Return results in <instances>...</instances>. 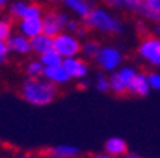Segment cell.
<instances>
[{"label":"cell","mask_w":160,"mask_h":158,"mask_svg":"<svg viewBox=\"0 0 160 158\" xmlns=\"http://www.w3.org/2000/svg\"><path fill=\"white\" fill-rule=\"evenodd\" d=\"M30 44H32V53L40 56V54L46 53L47 50L53 49V37L46 33H42L33 39H30Z\"/></svg>","instance_id":"cell-17"},{"label":"cell","mask_w":160,"mask_h":158,"mask_svg":"<svg viewBox=\"0 0 160 158\" xmlns=\"http://www.w3.org/2000/svg\"><path fill=\"white\" fill-rule=\"evenodd\" d=\"M43 2L47 4H57L59 3V0H43Z\"/></svg>","instance_id":"cell-33"},{"label":"cell","mask_w":160,"mask_h":158,"mask_svg":"<svg viewBox=\"0 0 160 158\" xmlns=\"http://www.w3.org/2000/svg\"><path fill=\"white\" fill-rule=\"evenodd\" d=\"M43 77L46 80H49L50 83H53L54 86L62 87L66 86L72 81V77L69 76V73L66 71V69L62 66H54V67H44Z\"/></svg>","instance_id":"cell-12"},{"label":"cell","mask_w":160,"mask_h":158,"mask_svg":"<svg viewBox=\"0 0 160 158\" xmlns=\"http://www.w3.org/2000/svg\"><path fill=\"white\" fill-rule=\"evenodd\" d=\"M53 49H56L62 54L63 59L80 56L82 39H79L76 34L69 33V31L64 30V31H62V33L53 37Z\"/></svg>","instance_id":"cell-5"},{"label":"cell","mask_w":160,"mask_h":158,"mask_svg":"<svg viewBox=\"0 0 160 158\" xmlns=\"http://www.w3.org/2000/svg\"><path fill=\"white\" fill-rule=\"evenodd\" d=\"M39 60L42 61V64L44 67H54V66H62L64 59L62 57V54L56 49H50L46 53L40 54Z\"/></svg>","instance_id":"cell-19"},{"label":"cell","mask_w":160,"mask_h":158,"mask_svg":"<svg viewBox=\"0 0 160 158\" xmlns=\"http://www.w3.org/2000/svg\"><path fill=\"white\" fill-rule=\"evenodd\" d=\"M13 33L12 17H2L0 19V40H7Z\"/></svg>","instance_id":"cell-23"},{"label":"cell","mask_w":160,"mask_h":158,"mask_svg":"<svg viewBox=\"0 0 160 158\" xmlns=\"http://www.w3.org/2000/svg\"><path fill=\"white\" fill-rule=\"evenodd\" d=\"M6 60H7V57H6V56H3V54H0V64H3V63H6Z\"/></svg>","instance_id":"cell-35"},{"label":"cell","mask_w":160,"mask_h":158,"mask_svg":"<svg viewBox=\"0 0 160 158\" xmlns=\"http://www.w3.org/2000/svg\"><path fill=\"white\" fill-rule=\"evenodd\" d=\"M16 27L19 33L29 39H33L43 33V20L42 17H23L17 20Z\"/></svg>","instance_id":"cell-11"},{"label":"cell","mask_w":160,"mask_h":158,"mask_svg":"<svg viewBox=\"0 0 160 158\" xmlns=\"http://www.w3.org/2000/svg\"><path fill=\"white\" fill-rule=\"evenodd\" d=\"M136 74H137V71L133 66H120L116 71L109 74L110 91L113 93V94H116V96L127 94L129 84L134 79Z\"/></svg>","instance_id":"cell-6"},{"label":"cell","mask_w":160,"mask_h":158,"mask_svg":"<svg viewBox=\"0 0 160 158\" xmlns=\"http://www.w3.org/2000/svg\"><path fill=\"white\" fill-rule=\"evenodd\" d=\"M82 26H83V22H80L79 19H72V17H70V20L67 22V24H66V31L76 34L77 30H79Z\"/></svg>","instance_id":"cell-26"},{"label":"cell","mask_w":160,"mask_h":158,"mask_svg":"<svg viewBox=\"0 0 160 158\" xmlns=\"http://www.w3.org/2000/svg\"><path fill=\"white\" fill-rule=\"evenodd\" d=\"M103 2L112 9L129 10L130 13H134L137 16L143 17L147 22L160 24V17L149 9L144 0H103Z\"/></svg>","instance_id":"cell-3"},{"label":"cell","mask_w":160,"mask_h":158,"mask_svg":"<svg viewBox=\"0 0 160 158\" xmlns=\"http://www.w3.org/2000/svg\"><path fill=\"white\" fill-rule=\"evenodd\" d=\"M147 80H149L150 89L160 91V73H149L147 74Z\"/></svg>","instance_id":"cell-25"},{"label":"cell","mask_w":160,"mask_h":158,"mask_svg":"<svg viewBox=\"0 0 160 158\" xmlns=\"http://www.w3.org/2000/svg\"><path fill=\"white\" fill-rule=\"evenodd\" d=\"M0 19H2V16H0Z\"/></svg>","instance_id":"cell-37"},{"label":"cell","mask_w":160,"mask_h":158,"mask_svg":"<svg viewBox=\"0 0 160 158\" xmlns=\"http://www.w3.org/2000/svg\"><path fill=\"white\" fill-rule=\"evenodd\" d=\"M7 46H9L10 54L20 57H26L32 54V44H30V39L23 36L22 33L16 31L7 39Z\"/></svg>","instance_id":"cell-10"},{"label":"cell","mask_w":160,"mask_h":158,"mask_svg":"<svg viewBox=\"0 0 160 158\" xmlns=\"http://www.w3.org/2000/svg\"><path fill=\"white\" fill-rule=\"evenodd\" d=\"M13 158H49L46 154H19Z\"/></svg>","instance_id":"cell-29"},{"label":"cell","mask_w":160,"mask_h":158,"mask_svg":"<svg viewBox=\"0 0 160 158\" xmlns=\"http://www.w3.org/2000/svg\"><path fill=\"white\" fill-rule=\"evenodd\" d=\"M7 3H9V0H0V9H3L4 6H7Z\"/></svg>","instance_id":"cell-34"},{"label":"cell","mask_w":160,"mask_h":158,"mask_svg":"<svg viewBox=\"0 0 160 158\" xmlns=\"http://www.w3.org/2000/svg\"><path fill=\"white\" fill-rule=\"evenodd\" d=\"M103 151L113 157H122L127 152V142L122 137H109L103 144Z\"/></svg>","instance_id":"cell-16"},{"label":"cell","mask_w":160,"mask_h":158,"mask_svg":"<svg viewBox=\"0 0 160 158\" xmlns=\"http://www.w3.org/2000/svg\"><path fill=\"white\" fill-rule=\"evenodd\" d=\"M89 86H90V83H89V80H87V79L80 80V83H79V89H87Z\"/></svg>","instance_id":"cell-30"},{"label":"cell","mask_w":160,"mask_h":158,"mask_svg":"<svg viewBox=\"0 0 160 158\" xmlns=\"http://www.w3.org/2000/svg\"><path fill=\"white\" fill-rule=\"evenodd\" d=\"M117 158H140L139 155H134V154H124V155H122V157H117Z\"/></svg>","instance_id":"cell-32"},{"label":"cell","mask_w":160,"mask_h":158,"mask_svg":"<svg viewBox=\"0 0 160 158\" xmlns=\"http://www.w3.org/2000/svg\"><path fill=\"white\" fill-rule=\"evenodd\" d=\"M154 31H156V36L160 37V24H157V26L154 27Z\"/></svg>","instance_id":"cell-36"},{"label":"cell","mask_w":160,"mask_h":158,"mask_svg":"<svg viewBox=\"0 0 160 158\" xmlns=\"http://www.w3.org/2000/svg\"><path fill=\"white\" fill-rule=\"evenodd\" d=\"M44 7L42 6L37 2H33V3H29L26 7V12H24L23 17H43L44 14Z\"/></svg>","instance_id":"cell-24"},{"label":"cell","mask_w":160,"mask_h":158,"mask_svg":"<svg viewBox=\"0 0 160 158\" xmlns=\"http://www.w3.org/2000/svg\"><path fill=\"white\" fill-rule=\"evenodd\" d=\"M44 154L49 158H79L82 150L72 144H59L47 148Z\"/></svg>","instance_id":"cell-13"},{"label":"cell","mask_w":160,"mask_h":158,"mask_svg":"<svg viewBox=\"0 0 160 158\" xmlns=\"http://www.w3.org/2000/svg\"><path fill=\"white\" fill-rule=\"evenodd\" d=\"M83 24L89 30H94L103 34H110V36H117L124 31V26L122 20L113 14L106 7L93 6L83 20Z\"/></svg>","instance_id":"cell-2"},{"label":"cell","mask_w":160,"mask_h":158,"mask_svg":"<svg viewBox=\"0 0 160 158\" xmlns=\"http://www.w3.org/2000/svg\"><path fill=\"white\" fill-rule=\"evenodd\" d=\"M94 89L97 90L102 94H106V93L110 91V84H109V76L107 73L104 71H97L96 76H94V83H93Z\"/></svg>","instance_id":"cell-22"},{"label":"cell","mask_w":160,"mask_h":158,"mask_svg":"<svg viewBox=\"0 0 160 158\" xmlns=\"http://www.w3.org/2000/svg\"><path fill=\"white\" fill-rule=\"evenodd\" d=\"M0 54L9 57L10 50H9V46H7V40H0Z\"/></svg>","instance_id":"cell-28"},{"label":"cell","mask_w":160,"mask_h":158,"mask_svg":"<svg viewBox=\"0 0 160 158\" xmlns=\"http://www.w3.org/2000/svg\"><path fill=\"white\" fill-rule=\"evenodd\" d=\"M27 4H29L27 0H13V2H10V3L7 4L9 17H12V19H14V20L23 19Z\"/></svg>","instance_id":"cell-20"},{"label":"cell","mask_w":160,"mask_h":158,"mask_svg":"<svg viewBox=\"0 0 160 158\" xmlns=\"http://www.w3.org/2000/svg\"><path fill=\"white\" fill-rule=\"evenodd\" d=\"M59 3L63 4L76 17L83 20L89 14L90 10H92V7L94 4V0H59Z\"/></svg>","instance_id":"cell-14"},{"label":"cell","mask_w":160,"mask_h":158,"mask_svg":"<svg viewBox=\"0 0 160 158\" xmlns=\"http://www.w3.org/2000/svg\"><path fill=\"white\" fill-rule=\"evenodd\" d=\"M102 46H103V44L100 43L99 40L86 39L84 41H82V51H80V56L83 57V59H86L87 61H89V60H93L94 61V59L97 57L100 49H102Z\"/></svg>","instance_id":"cell-18"},{"label":"cell","mask_w":160,"mask_h":158,"mask_svg":"<svg viewBox=\"0 0 160 158\" xmlns=\"http://www.w3.org/2000/svg\"><path fill=\"white\" fill-rule=\"evenodd\" d=\"M137 53L144 61L149 63L150 66L160 67V37L146 36L139 43Z\"/></svg>","instance_id":"cell-8"},{"label":"cell","mask_w":160,"mask_h":158,"mask_svg":"<svg viewBox=\"0 0 160 158\" xmlns=\"http://www.w3.org/2000/svg\"><path fill=\"white\" fill-rule=\"evenodd\" d=\"M24 74L26 77L30 79H36V77H43V71H44V66L42 64V61L37 59H30L29 61L24 64Z\"/></svg>","instance_id":"cell-21"},{"label":"cell","mask_w":160,"mask_h":158,"mask_svg":"<svg viewBox=\"0 0 160 158\" xmlns=\"http://www.w3.org/2000/svg\"><path fill=\"white\" fill-rule=\"evenodd\" d=\"M42 20H43V33L54 37L66 30V24L70 20V16L64 10L52 9L44 12Z\"/></svg>","instance_id":"cell-7"},{"label":"cell","mask_w":160,"mask_h":158,"mask_svg":"<svg viewBox=\"0 0 160 158\" xmlns=\"http://www.w3.org/2000/svg\"><path fill=\"white\" fill-rule=\"evenodd\" d=\"M150 84L147 80V74L144 73H137L134 79L130 81L129 89H127V94L136 97H147L150 93Z\"/></svg>","instance_id":"cell-15"},{"label":"cell","mask_w":160,"mask_h":158,"mask_svg":"<svg viewBox=\"0 0 160 158\" xmlns=\"http://www.w3.org/2000/svg\"><path fill=\"white\" fill-rule=\"evenodd\" d=\"M94 158H116V157H113V155H110V154H107V152H100V154H96L94 155Z\"/></svg>","instance_id":"cell-31"},{"label":"cell","mask_w":160,"mask_h":158,"mask_svg":"<svg viewBox=\"0 0 160 158\" xmlns=\"http://www.w3.org/2000/svg\"><path fill=\"white\" fill-rule=\"evenodd\" d=\"M63 67L66 69V71L69 73V76L72 77V80H80L87 79L90 73V66L86 59H83L82 56L76 57H67L63 60Z\"/></svg>","instance_id":"cell-9"},{"label":"cell","mask_w":160,"mask_h":158,"mask_svg":"<svg viewBox=\"0 0 160 158\" xmlns=\"http://www.w3.org/2000/svg\"><path fill=\"white\" fill-rule=\"evenodd\" d=\"M20 98L32 107H47L53 104L59 96V87L44 77H26L19 87Z\"/></svg>","instance_id":"cell-1"},{"label":"cell","mask_w":160,"mask_h":158,"mask_svg":"<svg viewBox=\"0 0 160 158\" xmlns=\"http://www.w3.org/2000/svg\"><path fill=\"white\" fill-rule=\"evenodd\" d=\"M97 69L107 74L116 71L123 63V53L114 46H102L97 57L94 59Z\"/></svg>","instance_id":"cell-4"},{"label":"cell","mask_w":160,"mask_h":158,"mask_svg":"<svg viewBox=\"0 0 160 158\" xmlns=\"http://www.w3.org/2000/svg\"><path fill=\"white\" fill-rule=\"evenodd\" d=\"M149 9L160 17V0H144Z\"/></svg>","instance_id":"cell-27"},{"label":"cell","mask_w":160,"mask_h":158,"mask_svg":"<svg viewBox=\"0 0 160 158\" xmlns=\"http://www.w3.org/2000/svg\"><path fill=\"white\" fill-rule=\"evenodd\" d=\"M92 158H94V157H92Z\"/></svg>","instance_id":"cell-38"},{"label":"cell","mask_w":160,"mask_h":158,"mask_svg":"<svg viewBox=\"0 0 160 158\" xmlns=\"http://www.w3.org/2000/svg\"><path fill=\"white\" fill-rule=\"evenodd\" d=\"M0 158H2V157H0Z\"/></svg>","instance_id":"cell-39"}]
</instances>
